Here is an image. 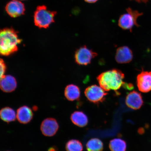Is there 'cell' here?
Returning a JSON list of instances; mask_svg holds the SVG:
<instances>
[{"mask_svg":"<svg viewBox=\"0 0 151 151\" xmlns=\"http://www.w3.org/2000/svg\"><path fill=\"white\" fill-rule=\"evenodd\" d=\"M124 75L119 70L116 69L101 73L97 79L99 86L106 91L113 90L118 93V91L126 83L124 82Z\"/></svg>","mask_w":151,"mask_h":151,"instance_id":"obj_1","label":"cell"},{"mask_svg":"<svg viewBox=\"0 0 151 151\" xmlns=\"http://www.w3.org/2000/svg\"><path fill=\"white\" fill-rule=\"evenodd\" d=\"M22 40L19 37L17 32L12 28L1 30L0 33V52L1 55L7 56L16 52Z\"/></svg>","mask_w":151,"mask_h":151,"instance_id":"obj_2","label":"cell"},{"mask_svg":"<svg viewBox=\"0 0 151 151\" xmlns=\"http://www.w3.org/2000/svg\"><path fill=\"white\" fill-rule=\"evenodd\" d=\"M56 14V11L48 10L46 6H38L34 12V23L39 28H47L54 22Z\"/></svg>","mask_w":151,"mask_h":151,"instance_id":"obj_3","label":"cell"},{"mask_svg":"<svg viewBox=\"0 0 151 151\" xmlns=\"http://www.w3.org/2000/svg\"><path fill=\"white\" fill-rule=\"evenodd\" d=\"M126 13L120 17L118 20V26L124 30H129L132 32L134 26H139L137 23L139 17L143 14L136 10H134L130 7L126 9Z\"/></svg>","mask_w":151,"mask_h":151,"instance_id":"obj_4","label":"cell"},{"mask_svg":"<svg viewBox=\"0 0 151 151\" xmlns=\"http://www.w3.org/2000/svg\"><path fill=\"white\" fill-rule=\"evenodd\" d=\"M105 91L101 86L93 85L86 88L84 94L90 102L98 105L105 101L107 94Z\"/></svg>","mask_w":151,"mask_h":151,"instance_id":"obj_5","label":"cell"},{"mask_svg":"<svg viewBox=\"0 0 151 151\" xmlns=\"http://www.w3.org/2000/svg\"><path fill=\"white\" fill-rule=\"evenodd\" d=\"M98 55L97 53L93 51L86 46L80 47L76 52L75 62L78 65H87L91 62L92 59Z\"/></svg>","mask_w":151,"mask_h":151,"instance_id":"obj_6","label":"cell"},{"mask_svg":"<svg viewBox=\"0 0 151 151\" xmlns=\"http://www.w3.org/2000/svg\"><path fill=\"white\" fill-rule=\"evenodd\" d=\"M7 14L11 17L15 18L25 14V6L19 0H11L5 6Z\"/></svg>","mask_w":151,"mask_h":151,"instance_id":"obj_7","label":"cell"},{"mask_svg":"<svg viewBox=\"0 0 151 151\" xmlns=\"http://www.w3.org/2000/svg\"><path fill=\"white\" fill-rule=\"evenodd\" d=\"M59 128L57 121L52 118L45 119L41 123L40 126V130L42 134L47 137H52L55 135Z\"/></svg>","mask_w":151,"mask_h":151,"instance_id":"obj_8","label":"cell"},{"mask_svg":"<svg viewBox=\"0 0 151 151\" xmlns=\"http://www.w3.org/2000/svg\"><path fill=\"white\" fill-rule=\"evenodd\" d=\"M137 86L139 91L147 93L151 91V71H142L138 75Z\"/></svg>","mask_w":151,"mask_h":151,"instance_id":"obj_9","label":"cell"},{"mask_svg":"<svg viewBox=\"0 0 151 151\" xmlns=\"http://www.w3.org/2000/svg\"><path fill=\"white\" fill-rule=\"evenodd\" d=\"M126 104L129 108L137 110L141 108L143 104L142 96L135 91L130 92L126 96Z\"/></svg>","mask_w":151,"mask_h":151,"instance_id":"obj_10","label":"cell"},{"mask_svg":"<svg viewBox=\"0 0 151 151\" xmlns=\"http://www.w3.org/2000/svg\"><path fill=\"white\" fill-rule=\"evenodd\" d=\"M133 58V52L129 47L124 46L119 47L117 49L115 60L117 63L120 64L129 63L132 61Z\"/></svg>","mask_w":151,"mask_h":151,"instance_id":"obj_11","label":"cell"},{"mask_svg":"<svg viewBox=\"0 0 151 151\" xmlns=\"http://www.w3.org/2000/svg\"><path fill=\"white\" fill-rule=\"evenodd\" d=\"M33 115L32 109L26 105L19 107L17 111V118L19 122L23 124H27L31 122Z\"/></svg>","mask_w":151,"mask_h":151,"instance_id":"obj_12","label":"cell"},{"mask_svg":"<svg viewBox=\"0 0 151 151\" xmlns=\"http://www.w3.org/2000/svg\"><path fill=\"white\" fill-rule=\"evenodd\" d=\"M0 86L4 92L9 93L13 92L17 87V81L12 76L5 75L1 78Z\"/></svg>","mask_w":151,"mask_h":151,"instance_id":"obj_13","label":"cell"},{"mask_svg":"<svg viewBox=\"0 0 151 151\" xmlns=\"http://www.w3.org/2000/svg\"><path fill=\"white\" fill-rule=\"evenodd\" d=\"M70 120L75 125L80 127H83L88 125V116L82 111H76L71 115Z\"/></svg>","mask_w":151,"mask_h":151,"instance_id":"obj_14","label":"cell"},{"mask_svg":"<svg viewBox=\"0 0 151 151\" xmlns=\"http://www.w3.org/2000/svg\"><path fill=\"white\" fill-rule=\"evenodd\" d=\"M64 93L66 99L70 101H78L80 99V88L74 84H69L66 86Z\"/></svg>","mask_w":151,"mask_h":151,"instance_id":"obj_15","label":"cell"},{"mask_svg":"<svg viewBox=\"0 0 151 151\" xmlns=\"http://www.w3.org/2000/svg\"><path fill=\"white\" fill-rule=\"evenodd\" d=\"M0 116L3 121L7 123L15 121L17 118L15 111L9 107H5L1 109Z\"/></svg>","mask_w":151,"mask_h":151,"instance_id":"obj_16","label":"cell"},{"mask_svg":"<svg viewBox=\"0 0 151 151\" xmlns=\"http://www.w3.org/2000/svg\"><path fill=\"white\" fill-rule=\"evenodd\" d=\"M109 148L111 151H126L127 144L126 142L122 139H114L109 142Z\"/></svg>","mask_w":151,"mask_h":151,"instance_id":"obj_17","label":"cell"},{"mask_svg":"<svg viewBox=\"0 0 151 151\" xmlns=\"http://www.w3.org/2000/svg\"><path fill=\"white\" fill-rule=\"evenodd\" d=\"M86 147L87 151H103L104 145L101 139L92 138L87 143Z\"/></svg>","mask_w":151,"mask_h":151,"instance_id":"obj_18","label":"cell"},{"mask_svg":"<svg viewBox=\"0 0 151 151\" xmlns=\"http://www.w3.org/2000/svg\"><path fill=\"white\" fill-rule=\"evenodd\" d=\"M65 148L67 151H82L83 146L81 142L77 139H70L66 143Z\"/></svg>","mask_w":151,"mask_h":151,"instance_id":"obj_19","label":"cell"},{"mask_svg":"<svg viewBox=\"0 0 151 151\" xmlns=\"http://www.w3.org/2000/svg\"><path fill=\"white\" fill-rule=\"evenodd\" d=\"M0 65H1V78H2L3 76H4L6 70V65L4 61L1 58L0 61Z\"/></svg>","mask_w":151,"mask_h":151,"instance_id":"obj_20","label":"cell"},{"mask_svg":"<svg viewBox=\"0 0 151 151\" xmlns=\"http://www.w3.org/2000/svg\"><path fill=\"white\" fill-rule=\"evenodd\" d=\"M48 151H58V150L56 146H53L49 148Z\"/></svg>","mask_w":151,"mask_h":151,"instance_id":"obj_21","label":"cell"},{"mask_svg":"<svg viewBox=\"0 0 151 151\" xmlns=\"http://www.w3.org/2000/svg\"><path fill=\"white\" fill-rule=\"evenodd\" d=\"M84 1L88 3H94L96 2L99 0H84Z\"/></svg>","mask_w":151,"mask_h":151,"instance_id":"obj_22","label":"cell"},{"mask_svg":"<svg viewBox=\"0 0 151 151\" xmlns=\"http://www.w3.org/2000/svg\"><path fill=\"white\" fill-rule=\"evenodd\" d=\"M134 1H135L138 3H146L149 1H151V0H134Z\"/></svg>","mask_w":151,"mask_h":151,"instance_id":"obj_23","label":"cell"},{"mask_svg":"<svg viewBox=\"0 0 151 151\" xmlns=\"http://www.w3.org/2000/svg\"><path fill=\"white\" fill-rule=\"evenodd\" d=\"M38 108L37 106H34L33 107V110L35 111H36L38 110Z\"/></svg>","mask_w":151,"mask_h":151,"instance_id":"obj_24","label":"cell"},{"mask_svg":"<svg viewBox=\"0 0 151 151\" xmlns=\"http://www.w3.org/2000/svg\"><path fill=\"white\" fill-rule=\"evenodd\" d=\"M139 133L143 134V132H145L144 129H143L142 128V129H140L139 130Z\"/></svg>","mask_w":151,"mask_h":151,"instance_id":"obj_25","label":"cell"},{"mask_svg":"<svg viewBox=\"0 0 151 151\" xmlns=\"http://www.w3.org/2000/svg\"><path fill=\"white\" fill-rule=\"evenodd\" d=\"M20 1H25V0H20Z\"/></svg>","mask_w":151,"mask_h":151,"instance_id":"obj_26","label":"cell"},{"mask_svg":"<svg viewBox=\"0 0 151 151\" xmlns=\"http://www.w3.org/2000/svg\"><path fill=\"white\" fill-rule=\"evenodd\" d=\"M150 105H151V104H150Z\"/></svg>","mask_w":151,"mask_h":151,"instance_id":"obj_27","label":"cell"},{"mask_svg":"<svg viewBox=\"0 0 151 151\" xmlns=\"http://www.w3.org/2000/svg\"></svg>","mask_w":151,"mask_h":151,"instance_id":"obj_28","label":"cell"}]
</instances>
